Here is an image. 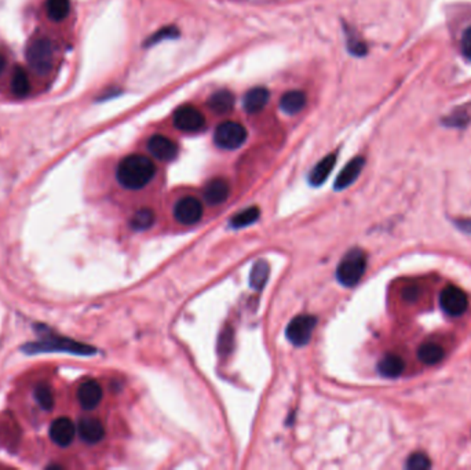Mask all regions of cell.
I'll return each instance as SVG.
<instances>
[{"instance_id": "28", "label": "cell", "mask_w": 471, "mask_h": 470, "mask_svg": "<svg viewBox=\"0 0 471 470\" xmlns=\"http://www.w3.org/2000/svg\"><path fill=\"white\" fill-rule=\"evenodd\" d=\"M405 466L409 470H427L431 467V462L426 453L415 452L408 458Z\"/></svg>"}, {"instance_id": "5", "label": "cell", "mask_w": 471, "mask_h": 470, "mask_svg": "<svg viewBox=\"0 0 471 470\" xmlns=\"http://www.w3.org/2000/svg\"><path fill=\"white\" fill-rule=\"evenodd\" d=\"M247 136V130L241 123L229 120L220 123L216 127L213 134V142L220 149L233 150L240 147L245 142Z\"/></svg>"}, {"instance_id": "27", "label": "cell", "mask_w": 471, "mask_h": 470, "mask_svg": "<svg viewBox=\"0 0 471 470\" xmlns=\"http://www.w3.org/2000/svg\"><path fill=\"white\" fill-rule=\"evenodd\" d=\"M129 223L134 230H146L154 223V212L149 208H140L134 214Z\"/></svg>"}, {"instance_id": "19", "label": "cell", "mask_w": 471, "mask_h": 470, "mask_svg": "<svg viewBox=\"0 0 471 470\" xmlns=\"http://www.w3.org/2000/svg\"><path fill=\"white\" fill-rule=\"evenodd\" d=\"M404 368H405L404 360L399 356L392 354V353H388L384 357H381L377 364V371L380 372V375L386 378L399 376L404 372Z\"/></svg>"}, {"instance_id": "10", "label": "cell", "mask_w": 471, "mask_h": 470, "mask_svg": "<svg viewBox=\"0 0 471 470\" xmlns=\"http://www.w3.org/2000/svg\"><path fill=\"white\" fill-rule=\"evenodd\" d=\"M149 153L161 161H171L178 156V145L168 136L154 134L147 141Z\"/></svg>"}, {"instance_id": "2", "label": "cell", "mask_w": 471, "mask_h": 470, "mask_svg": "<svg viewBox=\"0 0 471 470\" xmlns=\"http://www.w3.org/2000/svg\"><path fill=\"white\" fill-rule=\"evenodd\" d=\"M22 350L29 354L36 353H47V351H65L78 356H90L94 354L96 350L92 346L84 345L81 342H76L70 338L62 336H44L39 342H29L22 346Z\"/></svg>"}, {"instance_id": "8", "label": "cell", "mask_w": 471, "mask_h": 470, "mask_svg": "<svg viewBox=\"0 0 471 470\" xmlns=\"http://www.w3.org/2000/svg\"><path fill=\"white\" fill-rule=\"evenodd\" d=\"M204 124V114L193 105H182L174 113V125L183 132H197Z\"/></svg>"}, {"instance_id": "11", "label": "cell", "mask_w": 471, "mask_h": 470, "mask_svg": "<svg viewBox=\"0 0 471 470\" xmlns=\"http://www.w3.org/2000/svg\"><path fill=\"white\" fill-rule=\"evenodd\" d=\"M76 426L69 418H56L50 426V437L59 447H67L73 441Z\"/></svg>"}, {"instance_id": "31", "label": "cell", "mask_w": 471, "mask_h": 470, "mask_svg": "<svg viewBox=\"0 0 471 470\" xmlns=\"http://www.w3.org/2000/svg\"><path fill=\"white\" fill-rule=\"evenodd\" d=\"M347 44H348L350 52H353L357 57H361V55H364L366 52V45L364 44V41L358 40L357 37H350Z\"/></svg>"}, {"instance_id": "3", "label": "cell", "mask_w": 471, "mask_h": 470, "mask_svg": "<svg viewBox=\"0 0 471 470\" xmlns=\"http://www.w3.org/2000/svg\"><path fill=\"white\" fill-rule=\"evenodd\" d=\"M366 269V254L361 248L350 249L336 269V278L344 287L355 285Z\"/></svg>"}, {"instance_id": "23", "label": "cell", "mask_w": 471, "mask_h": 470, "mask_svg": "<svg viewBox=\"0 0 471 470\" xmlns=\"http://www.w3.org/2000/svg\"><path fill=\"white\" fill-rule=\"evenodd\" d=\"M29 90H30V83H29L28 73L22 68L15 66L11 74V91L17 96H25L29 94Z\"/></svg>"}, {"instance_id": "17", "label": "cell", "mask_w": 471, "mask_h": 470, "mask_svg": "<svg viewBox=\"0 0 471 470\" xmlns=\"http://www.w3.org/2000/svg\"><path fill=\"white\" fill-rule=\"evenodd\" d=\"M335 163H336V153H329L322 160H320V163L311 170L308 175V183L311 186L322 185L329 176L331 171L333 170Z\"/></svg>"}, {"instance_id": "1", "label": "cell", "mask_w": 471, "mask_h": 470, "mask_svg": "<svg viewBox=\"0 0 471 470\" xmlns=\"http://www.w3.org/2000/svg\"><path fill=\"white\" fill-rule=\"evenodd\" d=\"M154 163L143 154H128L117 165L116 178L118 183L131 190L145 187L154 176Z\"/></svg>"}, {"instance_id": "12", "label": "cell", "mask_w": 471, "mask_h": 470, "mask_svg": "<svg viewBox=\"0 0 471 470\" xmlns=\"http://www.w3.org/2000/svg\"><path fill=\"white\" fill-rule=\"evenodd\" d=\"M102 394L101 385L94 379H88L78 386L77 401L84 409H94L101 402Z\"/></svg>"}, {"instance_id": "34", "label": "cell", "mask_w": 471, "mask_h": 470, "mask_svg": "<svg viewBox=\"0 0 471 470\" xmlns=\"http://www.w3.org/2000/svg\"><path fill=\"white\" fill-rule=\"evenodd\" d=\"M4 66H6V59H4V57L0 54V74H1L3 69H4Z\"/></svg>"}, {"instance_id": "20", "label": "cell", "mask_w": 471, "mask_h": 470, "mask_svg": "<svg viewBox=\"0 0 471 470\" xmlns=\"http://www.w3.org/2000/svg\"><path fill=\"white\" fill-rule=\"evenodd\" d=\"M306 105V95L303 91L292 90L286 91L280 99V108L286 114H296Z\"/></svg>"}, {"instance_id": "29", "label": "cell", "mask_w": 471, "mask_h": 470, "mask_svg": "<svg viewBox=\"0 0 471 470\" xmlns=\"http://www.w3.org/2000/svg\"><path fill=\"white\" fill-rule=\"evenodd\" d=\"M178 36V29L175 26H168V28H163L161 30L156 32L149 41H146V44H153V43H157L163 39H171V37H175Z\"/></svg>"}, {"instance_id": "32", "label": "cell", "mask_w": 471, "mask_h": 470, "mask_svg": "<svg viewBox=\"0 0 471 470\" xmlns=\"http://www.w3.org/2000/svg\"><path fill=\"white\" fill-rule=\"evenodd\" d=\"M404 298L406 300H415L417 298V289L415 287H409L404 291Z\"/></svg>"}, {"instance_id": "4", "label": "cell", "mask_w": 471, "mask_h": 470, "mask_svg": "<svg viewBox=\"0 0 471 470\" xmlns=\"http://www.w3.org/2000/svg\"><path fill=\"white\" fill-rule=\"evenodd\" d=\"M26 59L30 68L39 73L45 74L51 70L54 62V43L45 36L34 37L26 48Z\"/></svg>"}, {"instance_id": "9", "label": "cell", "mask_w": 471, "mask_h": 470, "mask_svg": "<svg viewBox=\"0 0 471 470\" xmlns=\"http://www.w3.org/2000/svg\"><path fill=\"white\" fill-rule=\"evenodd\" d=\"M176 221L182 225H194L202 216V204L197 197L186 196L182 197L174 208Z\"/></svg>"}, {"instance_id": "16", "label": "cell", "mask_w": 471, "mask_h": 470, "mask_svg": "<svg viewBox=\"0 0 471 470\" xmlns=\"http://www.w3.org/2000/svg\"><path fill=\"white\" fill-rule=\"evenodd\" d=\"M269 96H270V94H269L267 88L253 87L244 95L242 106H244L247 113H258L266 106Z\"/></svg>"}, {"instance_id": "18", "label": "cell", "mask_w": 471, "mask_h": 470, "mask_svg": "<svg viewBox=\"0 0 471 470\" xmlns=\"http://www.w3.org/2000/svg\"><path fill=\"white\" fill-rule=\"evenodd\" d=\"M208 106L218 114L229 113L234 106V95L229 90H219L208 98Z\"/></svg>"}, {"instance_id": "6", "label": "cell", "mask_w": 471, "mask_h": 470, "mask_svg": "<svg viewBox=\"0 0 471 470\" xmlns=\"http://www.w3.org/2000/svg\"><path fill=\"white\" fill-rule=\"evenodd\" d=\"M317 318L311 314H299L289 321L285 329V335L295 346H304L314 331Z\"/></svg>"}, {"instance_id": "14", "label": "cell", "mask_w": 471, "mask_h": 470, "mask_svg": "<svg viewBox=\"0 0 471 470\" xmlns=\"http://www.w3.org/2000/svg\"><path fill=\"white\" fill-rule=\"evenodd\" d=\"M77 430H78L81 440L88 442V444H96L105 436V427H103L102 422L99 419L91 418V416L80 419V422L77 425Z\"/></svg>"}, {"instance_id": "25", "label": "cell", "mask_w": 471, "mask_h": 470, "mask_svg": "<svg viewBox=\"0 0 471 470\" xmlns=\"http://www.w3.org/2000/svg\"><path fill=\"white\" fill-rule=\"evenodd\" d=\"M70 10L69 0H47L45 1V11L51 21L59 22L65 19Z\"/></svg>"}, {"instance_id": "21", "label": "cell", "mask_w": 471, "mask_h": 470, "mask_svg": "<svg viewBox=\"0 0 471 470\" xmlns=\"http://www.w3.org/2000/svg\"><path fill=\"white\" fill-rule=\"evenodd\" d=\"M445 356V351L442 349V346H439L435 342H426L423 345L419 346L417 349V357L421 362L428 364V365H434L438 364Z\"/></svg>"}, {"instance_id": "22", "label": "cell", "mask_w": 471, "mask_h": 470, "mask_svg": "<svg viewBox=\"0 0 471 470\" xmlns=\"http://www.w3.org/2000/svg\"><path fill=\"white\" fill-rule=\"evenodd\" d=\"M270 267L267 265L266 260H258L252 269H251V273H249V285L259 291L264 287L267 278H269V274H270Z\"/></svg>"}, {"instance_id": "24", "label": "cell", "mask_w": 471, "mask_h": 470, "mask_svg": "<svg viewBox=\"0 0 471 470\" xmlns=\"http://www.w3.org/2000/svg\"><path fill=\"white\" fill-rule=\"evenodd\" d=\"M259 215H260V210H259L258 207L253 205V207H249V208L242 210L241 212L236 214V215L230 219L229 225H230V227H233V229L245 227V226L252 225L253 222H256V221L259 219Z\"/></svg>"}, {"instance_id": "30", "label": "cell", "mask_w": 471, "mask_h": 470, "mask_svg": "<svg viewBox=\"0 0 471 470\" xmlns=\"http://www.w3.org/2000/svg\"><path fill=\"white\" fill-rule=\"evenodd\" d=\"M461 52L463 55L471 61V26L467 28L461 36Z\"/></svg>"}, {"instance_id": "7", "label": "cell", "mask_w": 471, "mask_h": 470, "mask_svg": "<svg viewBox=\"0 0 471 470\" xmlns=\"http://www.w3.org/2000/svg\"><path fill=\"white\" fill-rule=\"evenodd\" d=\"M439 306L448 316L457 317L464 314L467 310L468 296L461 288L456 285H446L439 294Z\"/></svg>"}, {"instance_id": "33", "label": "cell", "mask_w": 471, "mask_h": 470, "mask_svg": "<svg viewBox=\"0 0 471 470\" xmlns=\"http://www.w3.org/2000/svg\"><path fill=\"white\" fill-rule=\"evenodd\" d=\"M459 227L471 233V219H463V221H459Z\"/></svg>"}, {"instance_id": "15", "label": "cell", "mask_w": 471, "mask_h": 470, "mask_svg": "<svg viewBox=\"0 0 471 470\" xmlns=\"http://www.w3.org/2000/svg\"><path fill=\"white\" fill-rule=\"evenodd\" d=\"M230 192V186L223 178L211 179L204 187V198L211 205H219L226 201Z\"/></svg>"}, {"instance_id": "13", "label": "cell", "mask_w": 471, "mask_h": 470, "mask_svg": "<svg viewBox=\"0 0 471 470\" xmlns=\"http://www.w3.org/2000/svg\"><path fill=\"white\" fill-rule=\"evenodd\" d=\"M364 165H365V159L361 156H357L353 160H350L346 164V167L339 172V175L333 183V187L336 190H343V189L348 187L358 178Z\"/></svg>"}, {"instance_id": "26", "label": "cell", "mask_w": 471, "mask_h": 470, "mask_svg": "<svg viewBox=\"0 0 471 470\" xmlns=\"http://www.w3.org/2000/svg\"><path fill=\"white\" fill-rule=\"evenodd\" d=\"M34 400L37 401V404L45 409V411H51L54 408V394H52V389L47 385V383H39L34 387Z\"/></svg>"}]
</instances>
